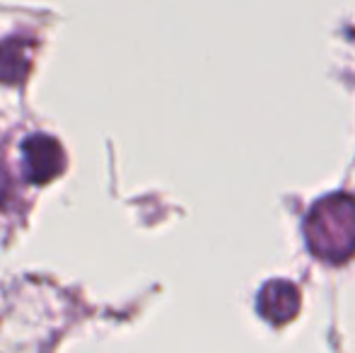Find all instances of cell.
<instances>
[{
  "label": "cell",
  "instance_id": "cell-2",
  "mask_svg": "<svg viewBox=\"0 0 355 353\" xmlns=\"http://www.w3.org/2000/svg\"><path fill=\"white\" fill-rule=\"evenodd\" d=\"M29 71V44L19 39L0 44V83H17Z\"/></svg>",
  "mask_w": 355,
  "mask_h": 353
},
{
  "label": "cell",
  "instance_id": "cell-1",
  "mask_svg": "<svg viewBox=\"0 0 355 353\" xmlns=\"http://www.w3.org/2000/svg\"><path fill=\"white\" fill-rule=\"evenodd\" d=\"M22 153H24V172L37 184L53 179L63 170V162H66L58 141L44 136V133L29 136L22 146Z\"/></svg>",
  "mask_w": 355,
  "mask_h": 353
}]
</instances>
